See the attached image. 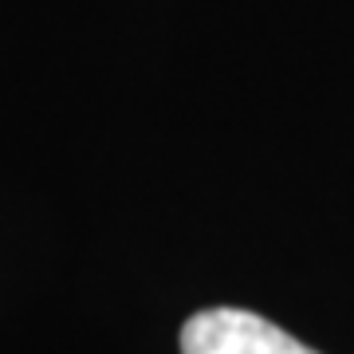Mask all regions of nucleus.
<instances>
[{
  "mask_svg": "<svg viewBox=\"0 0 354 354\" xmlns=\"http://www.w3.org/2000/svg\"><path fill=\"white\" fill-rule=\"evenodd\" d=\"M181 354H319L244 307H209L185 319Z\"/></svg>",
  "mask_w": 354,
  "mask_h": 354,
  "instance_id": "f257e3e1",
  "label": "nucleus"
}]
</instances>
